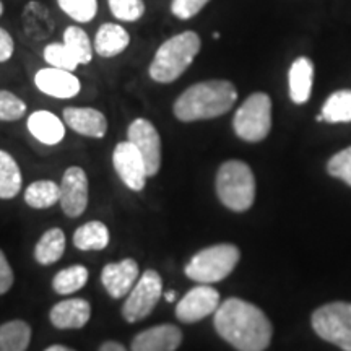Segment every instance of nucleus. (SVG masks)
Listing matches in <instances>:
<instances>
[{
  "mask_svg": "<svg viewBox=\"0 0 351 351\" xmlns=\"http://www.w3.org/2000/svg\"><path fill=\"white\" fill-rule=\"evenodd\" d=\"M213 322L218 335L238 351H265L274 333L265 313L239 298L221 302Z\"/></svg>",
  "mask_w": 351,
  "mask_h": 351,
  "instance_id": "1",
  "label": "nucleus"
},
{
  "mask_svg": "<svg viewBox=\"0 0 351 351\" xmlns=\"http://www.w3.org/2000/svg\"><path fill=\"white\" fill-rule=\"evenodd\" d=\"M238 99L236 86L228 80H208L189 86L176 99L173 112L181 122L207 121L223 116Z\"/></svg>",
  "mask_w": 351,
  "mask_h": 351,
  "instance_id": "2",
  "label": "nucleus"
},
{
  "mask_svg": "<svg viewBox=\"0 0 351 351\" xmlns=\"http://www.w3.org/2000/svg\"><path fill=\"white\" fill-rule=\"evenodd\" d=\"M200 36L195 32H182L158 47L148 75L156 83H173L191 67L200 52Z\"/></svg>",
  "mask_w": 351,
  "mask_h": 351,
  "instance_id": "3",
  "label": "nucleus"
},
{
  "mask_svg": "<svg viewBox=\"0 0 351 351\" xmlns=\"http://www.w3.org/2000/svg\"><path fill=\"white\" fill-rule=\"evenodd\" d=\"M217 194L232 212H245L256 199V179L244 161L231 160L221 165L217 174Z\"/></svg>",
  "mask_w": 351,
  "mask_h": 351,
  "instance_id": "4",
  "label": "nucleus"
},
{
  "mask_svg": "<svg viewBox=\"0 0 351 351\" xmlns=\"http://www.w3.org/2000/svg\"><path fill=\"white\" fill-rule=\"evenodd\" d=\"M239 249L232 244H215L202 249L186 265L187 278L202 285L225 280L239 262Z\"/></svg>",
  "mask_w": 351,
  "mask_h": 351,
  "instance_id": "5",
  "label": "nucleus"
},
{
  "mask_svg": "<svg viewBox=\"0 0 351 351\" xmlns=\"http://www.w3.org/2000/svg\"><path fill=\"white\" fill-rule=\"evenodd\" d=\"M236 135L245 142H262L271 129V99L267 93H254L241 104L232 119Z\"/></svg>",
  "mask_w": 351,
  "mask_h": 351,
  "instance_id": "6",
  "label": "nucleus"
},
{
  "mask_svg": "<svg viewBox=\"0 0 351 351\" xmlns=\"http://www.w3.org/2000/svg\"><path fill=\"white\" fill-rule=\"evenodd\" d=\"M313 327L320 339L351 351V302H330L313 314Z\"/></svg>",
  "mask_w": 351,
  "mask_h": 351,
  "instance_id": "7",
  "label": "nucleus"
},
{
  "mask_svg": "<svg viewBox=\"0 0 351 351\" xmlns=\"http://www.w3.org/2000/svg\"><path fill=\"white\" fill-rule=\"evenodd\" d=\"M163 296V282L155 270H145L122 306V315L127 322H138L152 314Z\"/></svg>",
  "mask_w": 351,
  "mask_h": 351,
  "instance_id": "8",
  "label": "nucleus"
},
{
  "mask_svg": "<svg viewBox=\"0 0 351 351\" xmlns=\"http://www.w3.org/2000/svg\"><path fill=\"white\" fill-rule=\"evenodd\" d=\"M127 140L134 143L142 155L148 178L156 176L161 168V137L156 127L148 119L138 117L129 125Z\"/></svg>",
  "mask_w": 351,
  "mask_h": 351,
  "instance_id": "9",
  "label": "nucleus"
},
{
  "mask_svg": "<svg viewBox=\"0 0 351 351\" xmlns=\"http://www.w3.org/2000/svg\"><path fill=\"white\" fill-rule=\"evenodd\" d=\"M112 163L114 168H116V173L119 174L121 181L130 191H143L148 178L147 166H145L143 158L134 143H130L129 140L117 143L112 153Z\"/></svg>",
  "mask_w": 351,
  "mask_h": 351,
  "instance_id": "10",
  "label": "nucleus"
},
{
  "mask_svg": "<svg viewBox=\"0 0 351 351\" xmlns=\"http://www.w3.org/2000/svg\"><path fill=\"white\" fill-rule=\"evenodd\" d=\"M219 293L210 285L192 288L176 306V317L184 324H194L217 313L219 307Z\"/></svg>",
  "mask_w": 351,
  "mask_h": 351,
  "instance_id": "11",
  "label": "nucleus"
},
{
  "mask_svg": "<svg viewBox=\"0 0 351 351\" xmlns=\"http://www.w3.org/2000/svg\"><path fill=\"white\" fill-rule=\"evenodd\" d=\"M60 207L70 218H77L88 207V178L78 166H72L64 173L60 182Z\"/></svg>",
  "mask_w": 351,
  "mask_h": 351,
  "instance_id": "12",
  "label": "nucleus"
},
{
  "mask_svg": "<svg viewBox=\"0 0 351 351\" xmlns=\"http://www.w3.org/2000/svg\"><path fill=\"white\" fill-rule=\"evenodd\" d=\"M34 85L41 93L57 99L75 98L82 90V83L73 75V72L56 67L39 70L34 77Z\"/></svg>",
  "mask_w": 351,
  "mask_h": 351,
  "instance_id": "13",
  "label": "nucleus"
},
{
  "mask_svg": "<svg viewBox=\"0 0 351 351\" xmlns=\"http://www.w3.org/2000/svg\"><path fill=\"white\" fill-rule=\"evenodd\" d=\"M101 282L109 296L121 300L129 295L135 283L138 282V263L134 258L108 263L101 271Z\"/></svg>",
  "mask_w": 351,
  "mask_h": 351,
  "instance_id": "14",
  "label": "nucleus"
},
{
  "mask_svg": "<svg viewBox=\"0 0 351 351\" xmlns=\"http://www.w3.org/2000/svg\"><path fill=\"white\" fill-rule=\"evenodd\" d=\"M181 341L182 332L173 324H163L140 332L132 341V351H176Z\"/></svg>",
  "mask_w": 351,
  "mask_h": 351,
  "instance_id": "15",
  "label": "nucleus"
},
{
  "mask_svg": "<svg viewBox=\"0 0 351 351\" xmlns=\"http://www.w3.org/2000/svg\"><path fill=\"white\" fill-rule=\"evenodd\" d=\"M64 122L83 137L103 138L108 132V119L93 108H65Z\"/></svg>",
  "mask_w": 351,
  "mask_h": 351,
  "instance_id": "16",
  "label": "nucleus"
},
{
  "mask_svg": "<svg viewBox=\"0 0 351 351\" xmlns=\"http://www.w3.org/2000/svg\"><path fill=\"white\" fill-rule=\"evenodd\" d=\"M91 307L90 302L82 298H73V300H65L57 302L51 309L49 319L52 326L62 330L69 328H82L85 327L90 320Z\"/></svg>",
  "mask_w": 351,
  "mask_h": 351,
  "instance_id": "17",
  "label": "nucleus"
},
{
  "mask_svg": "<svg viewBox=\"0 0 351 351\" xmlns=\"http://www.w3.org/2000/svg\"><path fill=\"white\" fill-rule=\"evenodd\" d=\"M130 44V34L124 26L117 23H104L96 32L95 52L104 59H111L124 52Z\"/></svg>",
  "mask_w": 351,
  "mask_h": 351,
  "instance_id": "18",
  "label": "nucleus"
},
{
  "mask_svg": "<svg viewBox=\"0 0 351 351\" xmlns=\"http://www.w3.org/2000/svg\"><path fill=\"white\" fill-rule=\"evenodd\" d=\"M28 130L38 142L44 145H57L65 137L64 121L51 111H34L28 117Z\"/></svg>",
  "mask_w": 351,
  "mask_h": 351,
  "instance_id": "19",
  "label": "nucleus"
},
{
  "mask_svg": "<svg viewBox=\"0 0 351 351\" xmlns=\"http://www.w3.org/2000/svg\"><path fill=\"white\" fill-rule=\"evenodd\" d=\"M289 98L293 103L304 104L313 91L314 64L307 57H300L289 69Z\"/></svg>",
  "mask_w": 351,
  "mask_h": 351,
  "instance_id": "20",
  "label": "nucleus"
},
{
  "mask_svg": "<svg viewBox=\"0 0 351 351\" xmlns=\"http://www.w3.org/2000/svg\"><path fill=\"white\" fill-rule=\"evenodd\" d=\"M109 244V230L104 223L90 221L73 232V245L78 251H103Z\"/></svg>",
  "mask_w": 351,
  "mask_h": 351,
  "instance_id": "21",
  "label": "nucleus"
},
{
  "mask_svg": "<svg viewBox=\"0 0 351 351\" xmlns=\"http://www.w3.org/2000/svg\"><path fill=\"white\" fill-rule=\"evenodd\" d=\"M65 251V234L60 228L46 231L34 247V258L41 265H52L60 261Z\"/></svg>",
  "mask_w": 351,
  "mask_h": 351,
  "instance_id": "22",
  "label": "nucleus"
},
{
  "mask_svg": "<svg viewBox=\"0 0 351 351\" xmlns=\"http://www.w3.org/2000/svg\"><path fill=\"white\" fill-rule=\"evenodd\" d=\"M21 176L20 166L13 160L12 155L0 150V199L8 200L19 195L21 191Z\"/></svg>",
  "mask_w": 351,
  "mask_h": 351,
  "instance_id": "23",
  "label": "nucleus"
},
{
  "mask_svg": "<svg viewBox=\"0 0 351 351\" xmlns=\"http://www.w3.org/2000/svg\"><path fill=\"white\" fill-rule=\"evenodd\" d=\"M32 340V327L25 320H10L0 326V351H26Z\"/></svg>",
  "mask_w": 351,
  "mask_h": 351,
  "instance_id": "24",
  "label": "nucleus"
},
{
  "mask_svg": "<svg viewBox=\"0 0 351 351\" xmlns=\"http://www.w3.org/2000/svg\"><path fill=\"white\" fill-rule=\"evenodd\" d=\"M25 202L33 208H49L60 202V186L52 181H36L25 191Z\"/></svg>",
  "mask_w": 351,
  "mask_h": 351,
  "instance_id": "25",
  "label": "nucleus"
},
{
  "mask_svg": "<svg viewBox=\"0 0 351 351\" xmlns=\"http://www.w3.org/2000/svg\"><path fill=\"white\" fill-rule=\"evenodd\" d=\"M86 267L83 265H72L67 269L60 270L59 274L52 280V288L57 295H73V293L80 291L88 282Z\"/></svg>",
  "mask_w": 351,
  "mask_h": 351,
  "instance_id": "26",
  "label": "nucleus"
},
{
  "mask_svg": "<svg viewBox=\"0 0 351 351\" xmlns=\"http://www.w3.org/2000/svg\"><path fill=\"white\" fill-rule=\"evenodd\" d=\"M64 44L72 52L73 57L80 65H86L93 59V44L90 41L86 32H83L80 26H69L64 32Z\"/></svg>",
  "mask_w": 351,
  "mask_h": 351,
  "instance_id": "27",
  "label": "nucleus"
},
{
  "mask_svg": "<svg viewBox=\"0 0 351 351\" xmlns=\"http://www.w3.org/2000/svg\"><path fill=\"white\" fill-rule=\"evenodd\" d=\"M324 121L332 122H351V90H340L328 96L322 106Z\"/></svg>",
  "mask_w": 351,
  "mask_h": 351,
  "instance_id": "28",
  "label": "nucleus"
},
{
  "mask_svg": "<svg viewBox=\"0 0 351 351\" xmlns=\"http://www.w3.org/2000/svg\"><path fill=\"white\" fill-rule=\"evenodd\" d=\"M57 5L77 23H90L98 12V0H57Z\"/></svg>",
  "mask_w": 351,
  "mask_h": 351,
  "instance_id": "29",
  "label": "nucleus"
},
{
  "mask_svg": "<svg viewBox=\"0 0 351 351\" xmlns=\"http://www.w3.org/2000/svg\"><path fill=\"white\" fill-rule=\"evenodd\" d=\"M43 57L51 67L56 69H64L69 70V72H73L78 65V60L73 57L72 52L67 49V46L62 43H51L44 47L43 51Z\"/></svg>",
  "mask_w": 351,
  "mask_h": 351,
  "instance_id": "30",
  "label": "nucleus"
},
{
  "mask_svg": "<svg viewBox=\"0 0 351 351\" xmlns=\"http://www.w3.org/2000/svg\"><path fill=\"white\" fill-rule=\"evenodd\" d=\"M109 10L117 20L134 23L145 15L143 0H108Z\"/></svg>",
  "mask_w": 351,
  "mask_h": 351,
  "instance_id": "31",
  "label": "nucleus"
},
{
  "mask_svg": "<svg viewBox=\"0 0 351 351\" xmlns=\"http://www.w3.org/2000/svg\"><path fill=\"white\" fill-rule=\"evenodd\" d=\"M26 104L23 99L15 96L10 91L0 90V121L13 122L25 116Z\"/></svg>",
  "mask_w": 351,
  "mask_h": 351,
  "instance_id": "32",
  "label": "nucleus"
},
{
  "mask_svg": "<svg viewBox=\"0 0 351 351\" xmlns=\"http://www.w3.org/2000/svg\"><path fill=\"white\" fill-rule=\"evenodd\" d=\"M327 171L333 178H339L351 186V147L333 155L327 165Z\"/></svg>",
  "mask_w": 351,
  "mask_h": 351,
  "instance_id": "33",
  "label": "nucleus"
},
{
  "mask_svg": "<svg viewBox=\"0 0 351 351\" xmlns=\"http://www.w3.org/2000/svg\"><path fill=\"white\" fill-rule=\"evenodd\" d=\"M210 0H173L171 2V13L179 20H191L204 10Z\"/></svg>",
  "mask_w": 351,
  "mask_h": 351,
  "instance_id": "34",
  "label": "nucleus"
},
{
  "mask_svg": "<svg viewBox=\"0 0 351 351\" xmlns=\"http://www.w3.org/2000/svg\"><path fill=\"white\" fill-rule=\"evenodd\" d=\"M13 285V270L5 254L0 251V295H5Z\"/></svg>",
  "mask_w": 351,
  "mask_h": 351,
  "instance_id": "35",
  "label": "nucleus"
},
{
  "mask_svg": "<svg viewBox=\"0 0 351 351\" xmlns=\"http://www.w3.org/2000/svg\"><path fill=\"white\" fill-rule=\"evenodd\" d=\"M13 51H15V43H13L12 34L7 29L0 28V64L10 60Z\"/></svg>",
  "mask_w": 351,
  "mask_h": 351,
  "instance_id": "36",
  "label": "nucleus"
},
{
  "mask_svg": "<svg viewBox=\"0 0 351 351\" xmlns=\"http://www.w3.org/2000/svg\"><path fill=\"white\" fill-rule=\"evenodd\" d=\"M99 351H127V350L121 343H117V341H106V343L101 345Z\"/></svg>",
  "mask_w": 351,
  "mask_h": 351,
  "instance_id": "37",
  "label": "nucleus"
},
{
  "mask_svg": "<svg viewBox=\"0 0 351 351\" xmlns=\"http://www.w3.org/2000/svg\"><path fill=\"white\" fill-rule=\"evenodd\" d=\"M46 351H73V350H70V348H67V346H64V345H52Z\"/></svg>",
  "mask_w": 351,
  "mask_h": 351,
  "instance_id": "38",
  "label": "nucleus"
},
{
  "mask_svg": "<svg viewBox=\"0 0 351 351\" xmlns=\"http://www.w3.org/2000/svg\"><path fill=\"white\" fill-rule=\"evenodd\" d=\"M165 298H166V301H168V302H173L174 298H176V293L174 291H168L165 295Z\"/></svg>",
  "mask_w": 351,
  "mask_h": 351,
  "instance_id": "39",
  "label": "nucleus"
},
{
  "mask_svg": "<svg viewBox=\"0 0 351 351\" xmlns=\"http://www.w3.org/2000/svg\"><path fill=\"white\" fill-rule=\"evenodd\" d=\"M2 13H3V5H2V2H0V16H2Z\"/></svg>",
  "mask_w": 351,
  "mask_h": 351,
  "instance_id": "40",
  "label": "nucleus"
}]
</instances>
